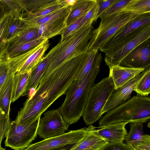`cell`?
<instances>
[{
    "instance_id": "obj_1",
    "label": "cell",
    "mask_w": 150,
    "mask_h": 150,
    "mask_svg": "<svg viewBox=\"0 0 150 150\" xmlns=\"http://www.w3.org/2000/svg\"><path fill=\"white\" fill-rule=\"evenodd\" d=\"M85 57V54H82L44 74L38 87L18 112L15 121L25 125L40 118L56 100L65 94L81 71Z\"/></svg>"
},
{
    "instance_id": "obj_2",
    "label": "cell",
    "mask_w": 150,
    "mask_h": 150,
    "mask_svg": "<svg viewBox=\"0 0 150 150\" xmlns=\"http://www.w3.org/2000/svg\"><path fill=\"white\" fill-rule=\"evenodd\" d=\"M93 23L83 26L71 36L60 42L44 57L49 62L45 73H49L62 64L86 53L94 28Z\"/></svg>"
},
{
    "instance_id": "obj_3",
    "label": "cell",
    "mask_w": 150,
    "mask_h": 150,
    "mask_svg": "<svg viewBox=\"0 0 150 150\" xmlns=\"http://www.w3.org/2000/svg\"><path fill=\"white\" fill-rule=\"evenodd\" d=\"M100 67L93 69L85 79H75L65 94V99L58 109L65 122L70 125L82 116L90 90L94 84Z\"/></svg>"
},
{
    "instance_id": "obj_4",
    "label": "cell",
    "mask_w": 150,
    "mask_h": 150,
    "mask_svg": "<svg viewBox=\"0 0 150 150\" xmlns=\"http://www.w3.org/2000/svg\"><path fill=\"white\" fill-rule=\"evenodd\" d=\"M150 118V98L137 94L106 112L98 122L99 127L114 124L146 122Z\"/></svg>"
},
{
    "instance_id": "obj_5",
    "label": "cell",
    "mask_w": 150,
    "mask_h": 150,
    "mask_svg": "<svg viewBox=\"0 0 150 150\" xmlns=\"http://www.w3.org/2000/svg\"><path fill=\"white\" fill-rule=\"evenodd\" d=\"M115 90L109 76L94 84L90 90L82 115L87 125H92L101 118L102 110Z\"/></svg>"
},
{
    "instance_id": "obj_6",
    "label": "cell",
    "mask_w": 150,
    "mask_h": 150,
    "mask_svg": "<svg viewBox=\"0 0 150 150\" xmlns=\"http://www.w3.org/2000/svg\"><path fill=\"white\" fill-rule=\"evenodd\" d=\"M150 38V23L131 32L104 53L106 65L109 67L120 65L122 59L129 53Z\"/></svg>"
},
{
    "instance_id": "obj_7",
    "label": "cell",
    "mask_w": 150,
    "mask_h": 150,
    "mask_svg": "<svg viewBox=\"0 0 150 150\" xmlns=\"http://www.w3.org/2000/svg\"><path fill=\"white\" fill-rule=\"evenodd\" d=\"M141 15L120 10L101 19L98 27L93 31L88 49L99 50L122 27Z\"/></svg>"
},
{
    "instance_id": "obj_8",
    "label": "cell",
    "mask_w": 150,
    "mask_h": 150,
    "mask_svg": "<svg viewBox=\"0 0 150 150\" xmlns=\"http://www.w3.org/2000/svg\"><path fill=\"white\" fill-rule=\"evenodd\" d=\"M40 118L25 125L12 121L6 137L5 146L14 150H23L27 147L37 137Z\"/></svg>"
},
{
    "instance_id": "obj_9",
    "label": "cell",
    "mask_w": 150,
    "mask_h": 150,
    "mask_svg": "<svg viewBox=\"0 0 150 150\" xmlns=\"http://www.w3.org/2000/svg\"><path fill=\"white\" fill-rule=\"evenodd\" d=\"M50 45L48 39H45L38 45L21 54L8 58L9 73H24L36 67L42 59Z\"/></svg>"
},
{
    "instance_id": "obj_10",
    "label": "cell",
    "mask_w": 150,
    "mask_h": 150,
    "mask_svg": "<svg viewBox=\"0 0 150 150\" xmlns=\"http://www.w3.org/2000/svg\"><path fill=\"white\" fill-rule=\"evenodd\" d=\"M69 126L59 109H52L40 118L37 134L44 139L59 136L66 133Z\"/></svg>"
},
{
    "instance_id": "obj_11",
    "label": "cell",
    "mask_w": 150,
    "mask_h": 150,
    "mask_svg": "<svg viewBox=\"0 0 150 150\" xmlns=\"http://www.w3.org/2000/svg\"><path fill=\"white\" fill-rule=\"evenodd\" d=\"M22 9V18L43 16L69 6L66 0H18Z\"/></svg>"
},
{
    "instance_id": "obj_12",
    "label": "cell",
    "mask_w": 150,
    "mask_h": 150,
    "mask_svg": "<svg viewBox=\"0 0 150 150\" xmlns=\"http://www.w3.org/2000/svg\"><path fill=\"white\" fill-rule=\"evenodd\" d=\"M88 129V127H83L71 130L61 135L31 144L23 150H51L73 145L82 138Z\"/></svg>"
},
{
    "instance_id": "obj_13",
    "label": "cell",
    "mask_w": 150,
    "mask_h": 150,
    "mask_svg": "<svg viewBox=\"0 0 150 150\" xmlns=\"http://www.w3.org/2000/svg\"><path fill=\"white\" fill-rule=\"evenodd\" d=\"M120 65L137 68L146 69L150 67V39L132 50L122 59Z\"/></svg>"
},
{
    "instance_id": "obj_14",
    "label": "cell",
    "mask_w": 150,
    "mask_h": 150,
    "mask_svg": "<svg viewBox=\"0 0 150 150\" xmlns=\"http://www.w3.org/2000/svg\"><path fill=\"white\" fill-rule=\"evenodd\" d=\"M150 13L142 15L127 23L109 38L99 50L105 53L131 32L141 27L150 23Z\"/></svg>"
},
{
    "instance_id": "obj_15",
    "label": "cell",
    "mask_w": 150,
    "mask_h": 150,
    "mask_svg": "<svg viewBox=\"0 0 150 150\" xmlns=\"http://www.w3.org/2000/svg\"><path fill=\"white\" fill-rule=\"evenodd\" d=\"M144 72L138 74L125 85L115 90L110 97L102 111V114L125 102L130 98L136 85Z\"/></svg>"
},
{
    "instance_id": "obj_16",
    "label": "cell",
    "mask_w": 150,
    "mask_h": 150,
    "mask_svg": "<svg viewBox=\"0 0 150 150\" xmlns=\"http://www.w3.org/2000/svg\"><path fill=\"white\" fill-rule=\"evenodd\" d=\"M82 138L72 146L69 150H100L107 141L98 132L96 128L91 125Z\"/></svg>"
},
{
    "instance_id": "obj_17",
    "label": "cell",
    "mask_w": 150,
    "mask_h": 150,
    "mask_svg": "<svg viewBox=\"0 0 150 150\" xmlns=\"http://www.w3.org/2000/svg\"><path fill=\"white\" fill-rule=\"evenodd\" d=\"M109 68V76L114 84L115 90L125 85L145 69L122 67L120 65Z\"/></svg>"
},
{
    "instance_id": "obj_18",
    "label": "cell",
    "mask_w": 150,
    "mask_h": 150,
    "mask_svg": "<svg viewBox=\"0 0 150 150\" xmlns=\"http://www.w3.org/2000/svg\"><path fill=\"white\" fill-rule=\"evenodd\" d=\"M127 124L121 123L100 126L96 130L108 143L123 142L128 133L125 128Z\"/></svg>"
},
{
    "instance_id": "obj_19",
    "label": "cell",
    "mask_w": 150,
    "mask_h": 150,
    "mask_svg": "<svg viewBox=\"0 0 150 150\" xmlns=\"http://www.w3.org/2000/svg\"><path fill=\"white\" fill-rule=\"evenodd\" d=\"M69 15L49 21L45 24L39 26L38 38L49 39L56 35L60 34L66 26V21Z\"/></svg>"
},
{
    "instance_id": "obj_20",
    "label": "cell",
    "mask_w": 150,
    "mask_h": 150,
    "mask_svg": "<svg viewBox=\"0 0 150 150\" xmlns=\"http://www.w3.org/2000/svg\"><path fill=\"white\" fill-rule=\"evenodd\" d=\"M72 6L62 8L45 16L35 18H22L28 25L38 28V27L47 22L69 15Z\"/></svg>"
},
{
    "instance_id": "obj_21",
    "label": "cell",
    "mask_w": 150,
    "mask_h": 150,
    "mask_svg": "<svg viewBox=\"0 0 150 150\" xmlns=\"http://www.w3.org/2000/svg\"><path fill=\"white\" fill-rule=\"evenodd\" d=\"M31 71L17 72L13 77L11 102L13 103L26 92Z\"/></svg>"
},
{
    "instance_id": "obj_22",
    "label": "cell",
    "mask_w": 150,
    "mask_h": 150,
    "mask_svg": "<svg viewBox=\"0 0 150 150\" xmlns=\"http://www.w3.org/2000/svg\"><path fill=\"white\" fill-rule=\"evenodd\" d=\"M14 74L9 73L0 89V108L7 116H9L12 85Z\"/></svg>"
},
{
    "instance_id": "obj_23",
    "label": "cell",
    "mask_w": 150,
    "mask_h": 150,
    "mask_svg": "<svg viewBox=\"0 0 150 150\" xmlns=\"http://www.w3.org/2000/svg\"><path fill=\"white\" fill-rule=\"evenodd\" d=\"M49 64L48 59L44 57L38 64L31 70L26 92L35 89L46 71Z\"/></svg>"
},
{
    "instance_id": "obj_24",
    "label": "cell",
    "mask_w": 150,
    "mask_h": 150,
    "mask_svg": "<svg viewBox=\"0 0 150 150\" xmlns=\"http://www.w3.org/2000/svg\"><path fill=\"white\" fill-rule=\"evenodd\" d=\"M96 1V0H77L71 6V11L66 21V26L88 11Z\"/></svg>"
},
{
    "instance_id": "obj_25",
    "label": "cell",
    "mask_w": 150,
    "mask_h": 150,
    "mask_svg": "<svg viewBox=\"0 0 150 150\" xmlns=\"http://www.w3.org/2000/svg\"><path fill=\"white\" fill-rule=\"evenodd\" d=\"M13 16L11 11L5 13L0 21V59L6 57L8 48L6 32L9 24Z\"/></svg>"
},
{
    "instance_id": "obj_26",
    "label": "cell",
    "mask_w": 150,
    "mask_h": 150,
    "mask_svg": "<svg viewBox=\"0 0 150 150\" xmlns=\"http://www.w3.org/2000/svg\"><path fill=\"white\" fill-rule=\"evenodd\" d=\"M143 124L141 122L129 123L130 130L125 139L127 144L150 139L149 135L144 132Z\"/></svg>"
},
{
    "instance_id": "obj_27",
    "label": "cell",
    "mask_w": 150,
    "mask_h": 150,
    "mask_svg": "<svg viewBox=\"0 0 150 150\" xmlns=\"http://www.w3.org/2000/svg\"><path fill=\"white\" fill-rule=\"evenodd\" d=\"M38 28L28 25L18 36L8 42L7 49L18 44L38 38Z\"/></svg>"
},
{
    "instance_id": "obj_28",
    "label": "cell",
    "mask_w": 150,
    "mask_h": 150,
    "mask_svg": "<svg viewBox=\"0 0 150 150\" xmlns=\"http://www.w3.org/2000/svg\"><path fill=\"white\" fill-rule=\"evenodd\" d=\"M28 26L21 16H13L7 31L6 40L7 43L18 36Z\"/></svg>"
},
{
    "instance_id": "obj_29",
    "label": "cell",
    "mask_w": 150,
    "mask_h": 150,
    "mask_svg": "<svg viewBox=\"0 0 150 150\" xmlns=\"http://www.w3.org/2000/svg\"><path fill=\"white\" fill-rule=\"evenodd\" d=\"M45 39L41 37L39 38L30 42L9 48L7 50L6 56L8 58H10L21 54L36 46Z\"/></svg>"
},
{
    "instance_id": "obj_30",
    "label": "cell",
    "mask_w": 150,
    "mask_h": 150,
    "mask_svg": "<svg viewBox=\"0 0 150 150\" xmlns=\"http://www.w3.org/2000/svg\"><path fill=\"white\" fill-rule=\"evenodd\" d=\"M121 10L138 15L150 12V0H132Z\"/></svg>"
},
{
    "instance_id": "obj_31",
    "label": "cell",
    "mask_w": 150,
    "mask_h": 150,
    "mask_svg": "<svg viewBox=\"0 0 150 150\" xmlns=\"http://www.w3.org/2000/svg\"><path fill=\"white\" fill-rule=\"evenodd\" d=\"M134 91L137 94L148 96L150 93V67L145 69L144 74L137 82Z\"/></svg>"
},
{
    "instance_id": "obj_32",
    "label": "cell",
    "mask_w": 150,
    "mask_h": 150,
    "mask_svg": "<svg viewBox=\"0 0 150 150\" xmlns=\"http://www.w3.org/2000/svg\"><path fill=\"white\" fill-rule=\"evenodd\" d=\"M88 11L64 28L60 34L61 38L60 41L64 40L83 26L90 23L87 22L85 18V16Z\"/></svg>"
},
{
    "instance_id": "obj_33",
    "label": "cell",
    "mask_w": 150,
    "mask_h": 150,
    "mask_svg": "<svg viewBox=\"0 0 150 150\" xmlns=\"http://www.w3.org/2000/svg\"><path fill=\"white\" fill-rule=\"evenodd\" d=\"M5 13L12 12L14 16H21L22 9L18 0H0Z\"/></svg>"
},
{
    "instance_id": "obj_34",
    "label": "cell",
    "mask_w": 150,
    "mask_h": 150,
    "mask_svg": "<svg viewBox=\"0 0 150 150\" xmlns=\"http://www.w3.org/2000/svg\"><path fill=\"white\" fill-rule=\"evenodd\" d=\"M132 0H116L108 9L99 17L101 19L118 12L127 6Z\"/></svg>"
},
{
    "instance_id": "obj_35",
    "label": "cell",
    "mask_w": 150,
    "mask_h": 150,
    "mask_svg": "<svg viewBox=\"0 0 150 150\" xmlns=\"http://www.w3.org/2000/svg\"><path fill=\"white\" fill-rule=\"evenodd\" d=\"M9 116L6 115L0 108V144L6 137L10 125Z\"/></svg>"
},
{
    "instance_id": "obj_36",
    "label": "cell",
    "mask_w": 150,
    "mask_h": 150,
    "mask_svg": "<svg viewBox=\"0 0 150 150\" xmlns=\"http://www.w3.org/2000/svg\"><path fill=\"white\" fill-rule=\"evenodd\" d=\"M9 61L6 57L0 59V89L9 74Z\"/></svg>"
},
{
    "instance_id": "obj_37",
    "label": "cell",
    "mask_w": 150,
    "mask_h": 150,
    "mask_svg": "<svg viewBox=\"0 0 150 150\" xmlns=\"http://www.w3.org/2000/svg\"><path fill=\"white\" fill-rule=\"evenodd\" d=\"M127 145L129 150H150V139Z\"/></svg>"
},
{
    "instance_id": "obj_38",
    "label": "cell",
    "mask_w": 150,
    "mask_h": 150,
    "mask_svg": "<svg viewBox=\"0 0 150 150\" xmlns=\"http://www.w3.org/2000/svg\"><path fill=\"white\" fill-rule=\"evenodd\" d=\"M98 5V13L93 22H96L99 16L111 5L114 3L116 0H96Z\"/></svg>"
},
{
    "instance_id": "obj_39",
    "label": "cell",
    "mask_w": 150,
    "mask_h": 150,
    "mask_svg": "<svg viewBox=\"0 0 150 150\" xmlns=\"http://www.w3.org/2000/svg\"><path fill=\"white\" fill-rule=\"evenodd\" d=\"M100 150H129L127 145L123 142L107 143Z\"/></svg>"
},
{
    "instance_id": "obj_40",
    "label": "cell",
    "mask_w": 150,
    "mask_h": 150,
    "mask_svg": "<svg viewBox=\"0 0 150 150\" xmlns=\"http://www.w3.org/2000/svg\"><path fill=\"white\" fill-rule=\"evenodd\" d=\"M5 13L4 7L0 3V21Z\"/></svg>"
},
{
    "instance_id": "obj_41",
    "label": "cell",
    "mask_w": 150,
    "mask_h": 150,
    "mask_svg": "<svg viewBox=\"0 0 150 150\" xmlns=\"http://www.w3.org/2000/svg\"><path fill=\"white\" fill-rule=\"evenodd\" d=\"M72 145H69L64 147L57 148L51 150H69Z\"/></svg>"
},
{
    "instance_id": "obj_42",
    "label": "cell",
    "mask_w": 150,
    "mask_h": 150,
    "mask_svg": "<svg viewBox=\"0 0 150 150\" xmlns=\"http://www.w3.org/2000/svg\"><path fill=\"white\" fill-rule=\"evenodd\" d=\"M0 150H6V149L1 147L0 149Z\"/></svg>"
},
{
    "instance_id": "obj_43",
    "label": "cell",
    "mask_w": 150,
    "mask_h": 150,
    "mask_svg": "<svg viewBox=\"0 0 150 150\" xmlns=\"http://www.w3.org/2000/svg\"><path fill=\"white\" fill-rule=\"evenodd\" d=\"M1 145L0 144V149L1 148Z\"/></svg>"
}]
</instances>
